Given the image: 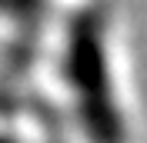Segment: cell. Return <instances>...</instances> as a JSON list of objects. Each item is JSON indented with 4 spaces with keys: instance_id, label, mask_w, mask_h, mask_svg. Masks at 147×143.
Instances as JSON below:
<instances>
[{
    "instance_id": "cell-4",
    "label": "cell",
    "mask_w": 147,
    "mask_h": 143,
    "mask_svg": "<svg viewBox=\"0 0 147 143\" xmlns=\"http://www.w3.org/2000/svg\"><path fill=\"white\" fill-rule=\"evenodd\" d=\"M0 143H17V140H13V136H0Z\"/></svg>"
},
{
    "instance_id": "cell-2",
    "label": "cell",
    "mask_w": 147,
    "mask_h": 143,
    "mask_svg": "<svg viewBox=\"0 0 147 143\" xmlns=\"http://www.w3.org/2000/svg\"><path fill=\"white\" fill-rule=\"evenodd\" d=\"M34 100V116L40 120V140L44 143H70L67 140V123H64V113L57 110V103H50L47 97H30Z\"/></svg>"
},
{
    "instance_id": "cell-1",
    "label": "cell",
    "mask_w": 147,
    "mask_h": 143,
    "mask_svg": "<svg viewBox=\"0 0 147 143\" xmlns=\"http://www.w3.org/2000/svg\"><path fill=\"white\" fill-rule=\"evenodd\" d=\"M64 80L74 93L77 120L87 143H124V116L110 87V67L104 50V17L100 10L84 7L67 20L64 37Z\"/></svg>"
},
{
    "instance_id": "cell-3",
    "label": "cell",
    "mask_w": 147,
    "mask_h": 143,
    "mask_svg": "<svg viewBox=\"0 0 147 143\" xmlns=\"http://www.w3.org/2000/svg\"><path fill=\"white\" fill-rule=\"evenodd\" d=\"M0 13L13 17L20 27H40L50 13V0H0Z\"/></svg>"
}]
</instances>
